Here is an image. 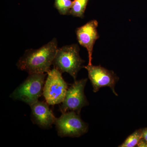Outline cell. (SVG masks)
<instances>
[{"instance_id":"9","label":"cell","mask_w":147,"mask_h":147,"mask_svg":"<svg viewBox=\"0 0 147 147\" xmlns=\"http://www.w3.org/2000/svg\"><path fill=\"white\" fill-rule=\"evenodd\" d=\"M34 123L41 128H50L55 123L56 117L47 102L38 100L30 106Z\"/></svg>"},{"instance_id":"11","label":"cell","mask_w":147,"mask_h":147,"mask_svg":"<svg viewBox=\"0 0 147 147\" xmlns=\"http://www.w3.org/2000/svg\"><path fill=\"white\" fill-rule=\"evenodd\" d=\"M142 138V129H137L127 138L120 147H134L137 146Z\"/></svg>"},{"instance_id":"7","label":"cell","mask_w":147,"mask_h":147,"mask_svg":"<svg viewBox=\"0 0 147 147\" xmlns=\"http://www.w3.org/2000/svg\"><path fill=\"white\" fill-rule=\"evenodd\" d=\"M88 72L94 92L103 87H109L113 93L118 96L115 91V86L119 78L113 71L108 70L100 65H88L84 67Z\"/></svg>"},{"instance_id":"14","label":"cell","mask_w":147,"mask_h":147,"mask_svg":"<svg viewBox=\"0 0 147 147\" xmlns=\"http://www.w3.org/2000/svg\"><path fill=\"white\" fill-rule=\"evenodd\" d=\"M142 138L147 142V127L142 129Z\"/></svg>"},{"instance_id":"6","label":"cell","mask_w":147,"mask_h":147,"mask_svg":"<svg viewBox=\"0 0 147 147\" xmlns=\"http://www.w3.org/2000/svg\"><path fill=\"white\" fill-rule=\"evenodd\" d=\"M87 81V79L76 80L68 88L60 108L62 113L74 111L79 114L83 107L89 105L84 94V89Z\"/></svg>"},{"instance_id":"3","label":"cell","mask_w":147,"mask_h":147,"mask_svg":"<svg viewBox=\"0 0 147 147\" xmlns=\"http://www.w3.org/2000/svg\"><path fill=\"white\" fill-rule=\"evenodd\" d=\"M46 76L45 73L29 74L11 94L10 97L13 100L25 102L30 106L43 94Z\"/></svg>"},{"instance_id":"5","label":"cell","mask_w":147,"mask_h":147,"mask_svg":"<svg viewBox=\"0 0 147 147\" xmlns=\"http://www.w3.org/2000/svg\"><path fill=\"white\" fill-rule=\"evenodd\" d=\"M79 115L74 111H69L62 113L59 117L56 118L54 124L59 136L79 137L88 132V125Z\"/></svg>"},{"instance_id":"2","label":"cell","mask_w":147,"mask_h":147,"mask_svg":"<svg viewBox=\"0 0 147 147\" xmlns=\"http://www.w3.org/2000/svg\"><path fill=\"white\" fill-rule=\"evenodd\" d=\"M84 62L79 55L78 44H73L58 48L53 64L61 73L69 74L75 81Z\"/></svg>"},{"instance_id":"8","label":"cell","mask_w":147,"mask_h":147,"mask_svg":"<svg viewBox=\"0 0 147 147\" xmlns=\"http://www.w3.org/2000/svg\"><path fill=\"white\" fill-rule=\"evenodd\" d=\"M98 22L91 20L77 28L76 35L79 44L86 49L88 55V65H91L93 50L96 41L99 38L97 28Z\"/></svg>"},{"instance_id":"4","label":"cell","mask_w":147,"mask_h":147,"mask_svg":"<svg viewBox=\"0 0 147 147\" xmlns=\"http://www.w3.org/2000/svg\"><path fill=\"white\" fill-rule=\"evenodd\" d=\"M47 74L43 91L45 101L49 105L62 103L68 88L67 83L63 78L61 72L54 67Z\"/></svg>"},{"instance_id":"13","label":"cell","mask_w":147,"mask_h":147,"mask_svg":"<svg viewBox=\"0 0 147 147\" xmlns=\"http://www.w3.org/2000/svg\"><path fill=\"white\" fill-rule=\"evenodd\" d=\"M137 147H147V142L144 139L142 138L137 144Z\"/></svg>"},{"instance_id":"1","label":"cell","mask_w":147,"mask_h":147,"mask_svg":"<svg viewBox=\"0 0 147 147\" xmlns=\"http://www.w3.org/2000/svg\"><path fill=\"white\" fill-rule=\"evenodd\" d=\"M58 49L57 40L53 38L38 49L26 50L16 65L20 70L29 74L47 73L50 70Z\"/></svg>"},{"instance_id":"12","label":"cell","mask_w":147,"mask_h":147,"mask_svg":"<svg viewBox=\"0 0 147 147\" xmlns=\"http://www.w3.org/2000/svg\"><path fill=\"white\" fill-rule=\"evenodd\" d=\"M72 5L71 0H55V7L61 15L69 14Z\"/></svg>"},{"instance_id":"10","label":"cell","mask_w":147,"mask_h":147,"mask_svg":"<svg viewBox=\"0 0 147 147\" xmlns=\"http://www.w3.org/2000/svg\"><path fill=\"white\" fill-rule=\"evenodd\" d=\"M89 0H74L69 14L75 17L84 18Z\"/></svg>"}]
</instances>
